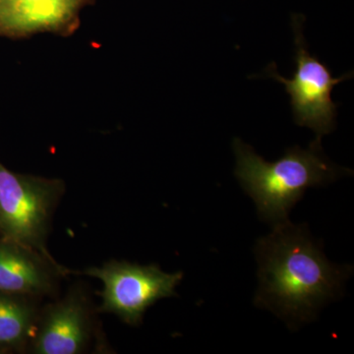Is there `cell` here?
I'll return each mask as SVG.
<instances>
[{
  "label": "cell",
  "mask_w": 354,
  "mask_h": 354,
  "mask_svg": "<svg viewBox=\"0 0 354 354\" xmlns=\"http://www.w3.org/2000/svg\"><path fill=\"white\" fill-rule=\"evenodd\" d=\"M236 157L235 176L244 191L252 198L263 221L277 225L288 221L290 212L310 187L334 183L348 169H342L326 157L320 140L308 148L295 146L276 162H267L252 147L234 140Z\"/></svg>",
  "instance_id": "obj_2"
},
{
  "label": "cell",
  "mask_w": 354,
  "mask_h": 354,
  "mask_svg": "<svg viewBox=\"0 0 354 354\" xmlns=\"http://www.w3.org/2000/svg\"><path fill=\"white\" fill-rule=\"evenodd\" d=\"M60 179L16 174L0 164V235L46 257L53 213L64 196Z\"/></svg>",
  "instance_id": "obj_3"
},
{
  "label": "cell",
  "mask_w": 354,
  "mask_h": 354,
  "mask_svg": "<svg viewBox=\"0 0 354 354\" xmlns=\"http://www.w3.org/2000/svg\"><path fill=\"white\" fill-rule=\"evenodd\" d=\"M32 298L0 291V346L6 351L31 341L39 314Z\"/></svg>",
  "instance_id": "obj_9"
},
{
  "label": "cell",
  "mask_w": 354,
  "mask_h": 354,
  "mask_svg": "<svg viewBox=\"0 0 354 354\" xmlns=\"http://www.w3.org/2000/svg\"><path fill=\"white\" fill-rule=\"evenodd\" d=\"M65 270L53 258L0 239V291L37 297L50 295Z\"/></svg>",
  "instance_id": "obj_8"
},
{
  "label": "cell",
  "mask_w": 354,
  "mask_h": 354,
  "mask_svg": "<svg viewBox=\"0 0 354 354\" xmlns=\"http://www.w3.org/2000/svg\"><path fill=\"white\" fill-rule=\"evenodd\" d=\"M301 18H293L295 37L297 71L292 79L278 73L276 64L266 69V77L274 79L286 86L290 95L295 121L299 127H308L316 133V139L329 134L335 128L337 104L333 102L332 91L337 84L353 78V72L335 78L330 69L307 50Z\"/></svg>",
  "instance_id": "obj_5"
},
{
  "label": "cell",
  "mask_w": 354,
  "mask_h": 354,
  "mask_svg": "<svg viewBox=\"0 0 354 354\" xmlns=\"http://www.w3.org/2000/svg\"><path fill=\"white\" fill-rule=\"evenodd\" d=\"M95 0H0V37L23 39L41 32L69 36L83 8Z\"/></svg>",
  "instance_id": "obj_7"
},
{
  "label": "cell",
  "mask_w": 354,
  "mask_h": 354,
  "mask_svg": "<svg viewBox=\"0 0 354 354\" xmlns=\"http://www.w3.org/2000/svg\"><path fill=\"white\" fill-rule=\"evenodd\" d=\"M259 288L256 306L270 310L290 328L316 319L324 305L341 297L353 267L337 266L326 258L308 228L290 221L255 246Z\"/></svg>",
  "instance_id": "obj_1"
},
{
  "label": "cell",
  "mask_w": 354,
  "mask_h": 354,
  "mask_svg": "<svg viewBox=\"0 0 354 354\" xmlns=\"http://www.w3.org/2000/svg\"><path fill=\"white\" fill-rule=\"evenodd\" d=\"M86 276L100 279L102 313L113 314L130 326H139L147 310L158 300L176 297L181 272L169 274L158 265H139L111 260L102 267L88 268Z\"/></svg>",
  "instance_id": "obj_4"
},
{
  "label": "cell",
  "mask_w": 354,
  "mask_h": 354,
  "mask_svg": "<svg viewBox=\"0 0 354 354\" xmlns=\"http://www.w3.org/2000/svg\"><path fill=\"white\" fill-rule=\"evenodd\" d=\"M93 322L88 297L72 290L39 314L30 344L35 354H78L87 348Z\"/></svg>",
  "instance_id": "obj_6"
}]
</instances>
